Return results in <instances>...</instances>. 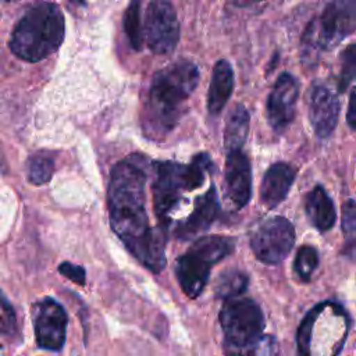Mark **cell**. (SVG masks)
Wrapping results in <instances>:
<instances>
[{"mask_svg":"<svg viewBox=\"0 0 356 356\" xmlns=\"http://www.w3.org/2000/svg\"><path fill=\"white\" fill-rule=\"evenodd\" d=\"M249 278L248 275L236 268L222 271L214 285L216 295L222 299H232L238 298L241 293H243L248 288Z\"/></svg>","mask_w":356,"mask_h":356,"instance_id":"ffe728a7","label":"cell"},{"mask_svg":"<svg viewBox=\"0 0 356 356\" xmlns=\"http://www.w3.org/2000/svg\"><path fill=\"white\" fill-rule=\"evenodd\" d=\"M305 209L307 218L318 231L325 232L335 224L337 211L331 197L323 186L317 185L307 193Z\"/></svg>","mask_w":356,"mask_h":356,"instance_id":"ac0fdd59","label":"cell"},{"mask_svg":"<svg viewBox=\"0 0 356 356\" xmlns=\"http://www.w3.org/2000/svg\"><path fill=\"white\" fill-rule=\"evenodd\" d=\"M318 266V253L313 246L303 245L298 249L295 261H293V270L295 273L305 281L310 280L313 271Z\"/></svg>","mask_w":356,"mask_h":356,"instance_id":"cb8c5ba5","label":"cell"},{"mask_svg":"<svg viewBox=\"0 0 356 356\" xmlns=\"http://www.w3.org/2000/svg\"><path fill=\"white\" fill-rule=\"evenodd\" d=\"M17 328V316L11 303L0 292V335H10Z\"/></svg>","mask_w":356,"mask_h":356,"instance_id":"4316f807","label":"cell"},{"mask_svg":"<svg viewBox=\"0 0 356 356\" xmlns=\"http://www.w3.org/2000/svg\"><path fill=\"white\" fill-rule=\"evenodd\" d=\"M346 121H348V124H349L350 128L356 129V88L350 92V96H349Z\"/></svg>","mask_w":356,"mask_h":356,"instance_id":"f1b7e54d","label":"cell"},{"mask_svg":"<svg viewBox=\"0 0 356 356\" xmlns=\"http://www.w3.org/2000/svg\"><path fill=\"white\" fill-rule=\"evenodd\" d=\"M220 324L224 332V352L236 350L263 335L264 316L254 300L238 296L224 302Z\"/></svg>","mask_w":356,"mask_h":356,"instance_id":"ba28073f","label":"cell"},{"mask_svg":"<svg viewBox=\"0 0 356 356\" xmlns=\"http://www.w3.org/2000/svg\"><path fill=\"white\" fill-rule=\"evenodd\" d=\"M235 241L222 235H206L195 241L188 252L175 261V275L189 298H197L207 284L210 268L232 253Z\"/></svg>","mask_w":356,"mask_h":356,"instance_id":"52a82bcc","label":"cell"},{"mask_svg":"<svg viewBox=\"0 0 356 356\" xmlns=\"http://www.w3.org/2000/svg\"><path fill=\"white\" fill-rule=\"evenodd\" d=\"M64 15L54 3H40L19 19L13 31L11 51L29 63H36L54 53L64 39Z\"/></svg>","mask_w":356,"mask_h":356,"instance_id":"3957f363","label":"cell"},{"mask_svg":"<svg viewBox=\"0 0 356 356\" xmlns=\"http://www.w3.org/2000/svg\"><path fill=\"white\" fill-rule=\"evenodd\" d=\"M295 228L285 217H271L261 221L250 236L254 256L266 264L281 263L292 250Z\"/></svg>","mask_w":356,"mask_h":356,"instance_id":"9c48e42d","label":"cell"},{"mask_svg":"<svg viewBox=\"0 0 356 356\" xmlns=\"http://www.w3.org/2000/svg\"><path fill=\"white\" fill-rule=\"evenodd\" d=\"M153 165V204L160 228L164 229L168 225L170 213L181 200L182 192L200 188L214 165L209 154L204 153L195 156L185 165L174 161H156Z\"/></svg>","mask_w":356,"mask_h":356,"instance_id":"277c9868","label":"cell"},{"mask_svg":"<svg viewBox=\"0 0 356 356\" xmlns=\"http://www.w3.org/2000/svg\"><path fill=\"white\" fill-rule=\"evenodd\" d=\"M143 32L153 53H171L179 39V24L172 4L163 0L150 1L145 13Z\"/></svg>","mask_w":356,"mask_h":356,"instance_id":"30bf717a","label":"cell"},{"mask_svg":"<svg viewBox=\"0 0 356 356\" xmlns=\"http://www.w3.org/2000/svg\"><path fill=\"white\" fill-rule=\"evenodd\" d=\"M224 193L235 209H242L250 199L252 170L249 159L241 150L231 152L227 156Z\"/></svg>","mask_w":356,"mask_h":356,"instance_id":"5bb4252c","label":"cell"},{"mask_svg":"<svg viewBox=\"0 0 356 356\" xmlns=\"http://www.w3.org/2000/svg\"><path fill=\"white\" fill-rule=\"evenodd\" d=\"M234 89V71L227 60H218L213 68L207 93V110L211 115L221 113Z\"/></svg>","mask_w":356,"mask_h":356,"instance_id":"e0dca14e","label":"cell"},{"mask_svg":"<svg viewBox=\"0 0 356 356\" xmlns=\"http://www.w3.org/2000/svg\"><path fill=\"white\" fill-rule=\"evenodd\" d=\"M60 274H63L64 277L70 278L72 282L83 285L85 284V270L81 266H75L71 263H61L58 267Z\"/></svg>","mask_w":356,"mask_h":356,"instance_id":"83f0119b","label":"cell"},{"mask_svg":"<svg viewBox=\"0 0 356 356\" xmlns=\"http://www.w3.org/2000/svg\"><path fill=\"white\" fill-rule=\"evenodd\" d=\"M218 214V196L216 188L211 185L210 189L199 196L195 202L193 211L177 227L175 235L179 239L188 241L203 234L210 228Z\"/></svg>","mask_w":356,"mask_h":356,"instance_id":"9a60e30c","label":"cell"},{"mask_svg":"<svg viewBox=\"0 0 356 356\" xmlns=\"http://www.w3.org/2000/svg\"><path fill=\"white\" fill-rule=\"evenodd\" d=\"M348 331V316L338 305L330 302L316 305L298 328L299 356H338Z\"/></svg>","mask_w":356,"mask_h":356,"instance_id":"5b68a950","label":"cell"},{"mask_svg":"<svg viewBox=\"0 0 356 356\" xmlns=\"http://www.w3.org/2000/svg\"><path fill=\"white\" fill-rule=\"evenodd\" d=\"M197 82V67L186 58H178L157 71L145 104V131L157 138L171 132L181 120L185 104Z\"/></svg>","mask_w":356,"mask_h":356,"instance_id":"7a4b0ae2","label":"cell"},{"mask_svg":"<svg viewBox=\"0 0 356 356\" xmlns=\"http://www.w3.org/2000/svg\"><path fill=\"white\" fill-rule=\"evenodd\" d=\"M298 96V79L289 72L281 74L277 78L267 100V120L275 132H284L292 122Z\"/></svg>","mask_w":356,"mask_h":356,"instance_id":"7c38bea8","label":"cell"},{"mask_svg":"<svg viewBox=\"0 0 356 356\" xmlns=\"http://www.w3.org/2000/svg\"><path fill=\"white\" fill-rule=\"evenodd\" d=\"M146 171L139 157L117 163L110 174L108 214L113 231L127 249L150 271L165 266V234L152 228L146 213Z\"/></svg>","mask_w":356,"mask_h":356,"instance_id":"6da1fadb","label":"cell"},{"mask_svg":"<svg viewBox=\"0 0 356 356\" xmlns=\"http://www.w3.org/2000/svg\"><path fill=\"white\" fill-rule=\"evenodd\" d=\"M68 317L64 307L51 298L40 300L35 307V337L40 348L60 350L65 342Z\"/></svg>","mask_w":356,"mask_h":356,"instance_id":"8fae6325","label":"cell"},{"mask_svg":"<svg viewBox=\"0 0 356 356\" xmlns=\"http://www.w3.org/2000/svg\"><path fill=\"white\" fill-rule=\"evenodd\" d=\"M28 178L35 185L47 182L54 171V163L47 156H32L26 165Z\"/></svg>","mask_w":356,"mask_h":356,"instance_id":"d4e9b609","label":"cell"},{"mask_svg":"<svg viewBox=\"0 0 356 356\" xmlns=\"http://www.w3.org/2000/svg\"><path fill=\"white\" fill-rule=\"evenodd\" d=\"M280 345L273 335H261L252 343L236 350H227L225 356H278Z\"/></svg>","mask_w":356,"mask_h":356,"instance_id":"44dd1931","label":"cell"},{"mask_svg":"<svg viewBox=\"0 0 356 356\" xmlns=\"http://www.w3.org/2000/svg\"><path fill=\"white\" fill-rule=\"evenodd\" d=\"M249 132V113L243 104H235L225 120L224 145L228 153L241 150Z\"/></svg>","mask_w":356,"mask_h":356,"instance_id":"d6986e66","label":"cell"},{"mask_svg":"<svg viewBox=\"0 0 356 356\" xmlns=\"http://www.w3.org/2000/svg\"><path fill=\"white\" fill-rule=\"evenodd\" d=\"M124 29L135 50H139L143 43V26L140 22V3H131L124 15Z\"/></svg>","mask_w":356,"mask_h":356,"instance_id":"7402d4cb","label":"cell"},{"mask_svg":"<svg viewBox=\"0 0 356 356\" xmlns=\"http://www.w3.org/2000/svg\"><path fill=\"white\" fill-rule=\"evenodd\" d=\"M356 31V0H335L307 25L302 39V58L306 64L317 61L320 54L330 50Z\"/></svg>","mask_w":356,"mask_h":356,"instance_id":"8992f818","label":"cell"},{"mask_svg":"<svg viewBox=\"0 0 356 356\" xmlns=\"http://www.w3.org/2000/svg\"><path fill=\"white\" fill-rule=\"evenodd\" d=\"M295 174L293 167L288 163H274L270 165L260 186L261 203L268 209L278 206L286 197L295 181Z\"/></svg>","mask_w":356,"mask_h":356,"instance_id":"2e32d148","label":"cell"},{"mask_svg":"<svg viewBox=\"0 0 356 356\" xmlns=\"http://www.w3.org/2000/svg\"><path fill=\"white\" fill-rule=\"evenodd\" d=\"M309 120L318 138H328L337 127L339 100L337 93L325 83L316 82L309 92Z\"/></svg>","mask_w":356,"mask_h":356,"instance_id":"4fadbf2b","label":"cell"},{"mask_svg":"<svg viewBox=\"0 0 356 356\" xmlns=\"http://www.w3.org/2000/svg\"><path fill=\"white\" fill-rule=\"evenodd\" d=\"M342 231L346 242L356 248V200H346L342 206Z\"/></svg>","mask_w":356,"mask_h":356,"instance_id":"484cf974","label":"cell"},{"mask_svg":"<svg viewBox=\"0 0 356 356\" xmlns=\"http://www.w3.org/2000/svg\"><path fill=\"white\" fill-rule=\"evenodd\" d=\"M356 76V43L349 44L339 56L338 90L343 92Z\"/></svg>","mask_w":356,"mask_h":356,"instance_id":"603a6c76","label":"cell"}]
</instances>
